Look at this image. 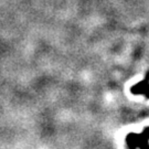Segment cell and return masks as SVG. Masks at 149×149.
<instances>
[{"label":"cell","mask_w":149,"mask_h":149,"mask_svg":"<svg viewBox=\"0 0 149 149\" xmlns=\"http://www.w3.org/2000/svg\"><path fill=\"white\" fill-rule=\"evenodd\" d=\"M144 134H145V135H146V136H147V137H148V138H149V127H148V128H146V129H145V130H144Z\"/></svg>","instance_id":"obj_1"},{"label":"cell","mask_w":149,"mask_h":149,"mask_svg":"<svg viewBox=\"0 0 149 149\" xmlns=\"http://www.w3.org/2000/svg\"><path fill=\"white\" fill-rule=\"evenodd\" d=\"M132 149H136V148H132Z\"/></svg>","instance_id":"obj_2"}]
</instances>
